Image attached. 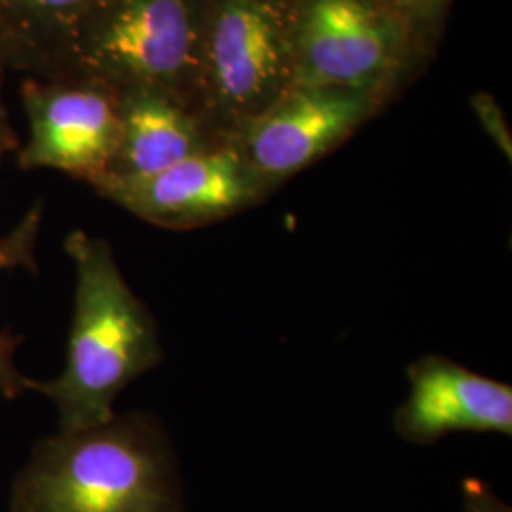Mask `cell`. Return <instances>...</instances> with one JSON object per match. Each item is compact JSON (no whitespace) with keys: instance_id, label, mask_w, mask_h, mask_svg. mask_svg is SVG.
Returning <instances> with one entry per match:
<instances>
[{"instance_id":"obj_12","label":"cell","mask_w":512,"mask_h":512,"mask_svg":"<svg viewBox=\"0 0 512 512\" xmlns=\"http://www.w3.org/2000/svg\"><path fill=\"white\" fill-rule=\"evenodd\" d=\"M42 200H38L18 224L0 238V274L4 270L25 268L37 272V241L42 222ZM21 338L0 332V397L18 399L25 391H33L35 380L19 372L16 351Z\"/></svg>"},{"instance_id":"obj_17","label":"cell","mask_w":512,"mask_h":512,"mask_svg":"<svg viewBox=\"0 0 512 512\" xmlns=\"http://www.w3.org/2000/svg\"><path fill=\"white\" fill-rule=\"evenodd\" d=\"M410 6L414 8H420V10H431V8H437L439 4H442V0H406Z\"/></svg>"},{"instance_id":"obj_10","label":"cell","mask_w":512,"mask_h":512,"mask_svg":"<svg viewBox=\"0 0 512 512\" xmlns=\"http://www.w3.org/2000/svg\"><path fill=\"white\" fill-rule=\"evenodd\" d=\"M116 92L120 141L107 177H148L228 143L215 139L192 105L171 93L152 88Z\"/></svg>"},{"instance_id":"obj_6","label":"cell","mask_w":512,"mask_h":512,"mask_svg":"<svg viewBox=\"0 0 512 512\" xmlns=\"http://www.w3.org/2000/svg\"><path fill=\"white\" fill-rule=\"evenodd\" d=\"M403 31L366 0H310L296 18L294 86L374 93L399 65Z\"/></svg>"},{"instance_id":"obj_14","label":"cell","mask_w":512,"mask_h":512,"mask_svg":"<svg viewBox=\"0 0 512 512\" xmlns=\"http://www.w3.org/2000/svg\"><path fill=\"white\" fill-rule=\"evenodd\" d=\"M465 512H512L511 507L495 494L492 486L480 478H465L461 484Z\"/></svg>"},{"instance_id":"obj_11","label":"cell","mask_w":512,"mask_h":512,"mask_svg":"<svg viewBox=\"0 0 512 512\" xmlns=\"http://www.w3.org/2000/svg\"><path fill=\"white\" fill-rule=\"evenodd\" d=\"M92 2L0 0V23L14 46L18 73H42L65 31Z\"/></svg>"},{"instance_id":"obj_3","label":"cell","mask_w":512,"mask_h":512,"mask_svg":"<svg viewBox=\"0 0 512 512\" xmlns=\"http://www.w3.org/2000/svg\"><path fill=\"white\" fill-rule=\"evenodd\" d=\"M211 0H93L38 76L152 88L194 105Z\"/></svg>"},{"instance_id":"obj_7","label":"cell","mask_w":512,"mask_h":512,"mask_svg":"<svg viewBox=\"0 0 512 512\" xmlns=\"http://www.w3.org/2000/svg\"><path fill=\"white\" fill-rule=\"evenodd\" d=\"M93 188L131 215L167 230H192L228 219L268 194L230 141L160 173L105 177Z\"/></svg>"},{"instance_id":"obj_4","label":"cell","mask_w":512,"mask_h":512,"mask_svg":"<svg viewBox=\"0 0 512 512\" xmlns=\"http://www.w3.org/2000/svg\"><path fill=\"white\" fill-rule=\"evenodd\" d=\"M296 18L287 0H211L198 97L234 131L293 88Z\"/></svg>"},{"instance_id":"obj_2","label":"cell","mask_w":512,"mask_h":512,"mask_svg":"<svg viewBox=\"0 0 512 512\" xmlns=\"http://www.w3.org/2000/svg\"><path fill=\"white\" fill-rule=\"evenodd\" d=\"M65 253L74 266V310L63 372L33 391L57 410V431L110 420L120 393L164 361L158 323L133 293L109 241L73 230Z\"/></svg>"},{"instance_id":"obj_5","label":"cell","mask_w":512,"mask_h":512,"mask_svg":"<svg viewBox=\"0 0 512 512\" xmlns=\"http://www.w3.org/2000/svg\"><path fill=\"white\" fill-rule=\"evenodd\" d=\"M29 141L23 171L55 169L88 184L109 175L120 141L118 92L78 76H27L21 84Z\"/></svg>"},{"instance_id":"obj_13","label":"cell","mask_w":512,"mask_h":512,"mask_svg":"<svg viewBox=\"0 0 512 512\" xmlns=\"http://www.w3.org/2000/svg\"><path fill=\"white\" fill-rule=\"evenodd\" d=\"M473 109L476 116L482 124V128L486 129V133L495 141V145L501 148V152L507 156V160L512 158V137L509 126L505 122V116L499 109V105L495 103L494 97L480 93L473 99Z\"/></svg>"},{"instance_id":"obj_1","label":"cell","mask_w":512,"mask_h":512,"mask_svg":"<svg viewBox=\"0 0 512 512\" xmlns=\"http://www.w3.org/2000/svg\"><path fill=\"white\" fill-rule=\"evenodd\" d=\"M8 512H186L179 459L150 412L57 431L19 469Z\"/></svg>"},{"instance_id":"obj_9","label":"cell","mask_w":512,"mask_h":512,"mask_svg":"<svg viewBox=\"0 0 512 512\" xmlns=\"http://www.w3.org/2000/svg\"><path fill=\"white\" fill-rule=\"evenodd\" d=\"M408 397L393 427L410 444H435L452 433L512 435V387L444 355H423L406 368Z\"/></svg>"},{"instance_id":"obj_15","label":"cell","mask_w":512,"mask_h":512,"mask_svg":"<svg viewBox=\"0 0 512 512\" xmlns=\"http://www.w3.org/2000/svg\"><path fill=\"white\" fill-rule=\"evenodd\" d=\"M2 80L4 78H0V167H2V162L8 154L18 152L19 147H21L18 135L14 133V129L10 126V116H8V110H6L4 99H2Z\"/></svg>"},{"instance_id":"obj_16","label":"cell","mask_w":512,"mask_h":512,"mask_svg":"<svg viewBox=\"0 0 512 512\" xmlns=\"http://www.w3.org/2000/svg\"><path fill=\"white\" fill-rule=\"evenodd\" d=\"M10 71H18L16 52H14V46L0 23V78H4Z\"/></svg>"},{"instance_id":"obj_8","label":"cell","mask_w":512,"mask_h":512,"mask_svg":"<svg viewBox=\"0 0 512 512\" xmlns=\"http://www.w3.org/2000/svg\"><path fill=\"white\" fill-rule=\"evenodd\" d=\"M372 95L293 86L270 109L239 126L228 141L270 192L346 141L368 118Z\"/></svg>"}]
</instances>
